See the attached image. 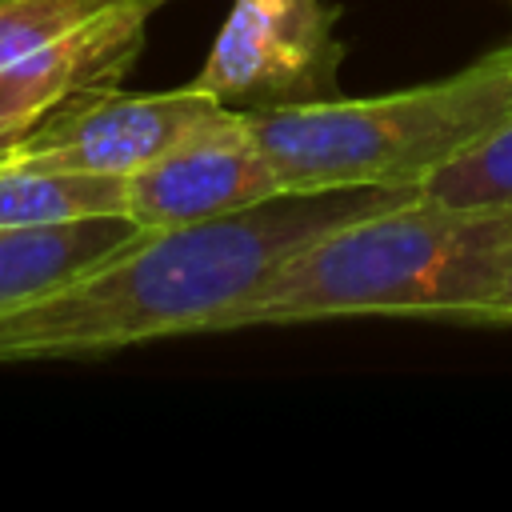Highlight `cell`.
Wrapping results in <instances>:
<instances>
[{
	"label": "cell",
	"mask_w": 512,
	"mask_h": 512,
	"mask_svg": "<svg viewBox=\"0 0 512 512\" xmlns=\"http://www.w3.org/2000/svg\"><path fill=\"white\" fill-rule=\"evenodd\" d=\"M416 192H280L228 216L144 228L68 284L0 312V364L80 360L164 336L224 332L228 316L304 244Z\"/></svg>",
	"instance_id": "cell-1"
},
{
	"label": "cell",
	"mask_w": 512,
	"mask_h": 512,
	"mask_svg": "<svg viewBox=\"0 0 512 512\" xmlns=\"http://www.w3.org/2000/svg\"><path fill=\"white\" fill-rule=\"evenodd\" d=\"M508 276L512 204L460 208L420 188L304 244L228 316L224 332L344 316L484 324Z\"/></svg>",
	"instance_id": "cell-2"
},
{
	"label": "cell",
	"mask_w": 512,
	"mask_h": 512,
	"mask_svg": "<svg viewBox=\"0 0 512 512\" xmlns=\"http://www.w3.org/2000/svg\"><path fill=\"white\" fill-rule=\"evenodd\" d=\"M508 120L512 64L500 48L444 80L404 92L248 112L284 192L424 188Z\"/></svg>",
	"instance_id": "cell-3"
},
{
	"label": "cell",
	"mask_w": 512,
	"mask_h": 512,
	"mask_svg": "<svg viewBox=\"0 0 512 512\" xmlns=\"http://www.w3.org/2000/svg\"><path fill=\"white\" fill-rule=\"evenodd\" d=\"M340 12L324 0H232L196 88L228 108H292L340 96Z\"/></svg>",
	"instance_id": "cell-4"
},
{
	"label": "cell",
	"mask_w": 512,
	"mask_h": 512,
	"mask_svg": "<svg viewBox=\"0 0 512 512\" xmlns=\"http://www.w3.org/2000/svg\"><path fill=\"white\" fill-rule=\"evenodd\" d=\"M216 96L196 84L172 92H120L100 88L68 100L44 116L28 136L8 144L0 160L52 168V172H92V176H132L168 152L196 124L224 112Z\"/></svg>",
	"instance_id": "cell-5"
},
{
	"label": "cell",
	"mask_w": 512,
	"mask_h": 512,
	"mask_svg": "<svg viewBox=\"0 0 512 512\" xmlns=\"http://www.w3.org/2000/svg\"><path fill=\"white\" fill-rule=\"evenodd\" d=\"M124 184L128 220H136L140 228L212 220L284 192L248 124V112L240 108H224L212 120L196 124Z\"/></svg>",
	"instance_id": "cell-6"
},
{
	"label": "cell",
	"mask_w": 512,
	"mask_h": 512,
	"mask_svg": "<svg viewBox=\"0 0 512 512\" xmlns=\"http://www.w3.org/2000/svg\"><path fill=\"white\" fill-rule=\"evenodd\" d=\"M164 0H124L44 48L0 64V152L76 96L116 88L144 48V24Z\"/></svg>",
	"instance_id": "cell-7"
},
{
	"label": "cell",
	"mask_w": 512,
	"mask_h": 512,
	"mask_svg": "<svg viewBox=\"0 0 512 512\" xmlns=\"http://www.w3.org/2000/svg\"><path fill=\"white\" fill-rule=\"evenodd\" d=\"M140 232L144 228L128 216H92L52 228H0V312L68 284Z\"/></svg>",
	"instance_id": "cell-8"
},
{
	"label": "cell",
	"mask_w": 512,
	"mask_h": 512,
	"mask_svg": "<svg viewBox=\"0 0 512 512\" xmlns=\"http://www.w3.org/2000/svg\"><path fill=\"white\" fill-rule=\"evenodd\" d=\"M92 216H128L124 176L52 172L0 160V228H52Z\"/></svg>",
	"instance_id": "cell-9"
},
{
	"label": "cell",
	"mask_w": 512,
	"mask_h": 512,
	"mask_svg": "<svg viewBox=\"0 0 512 512\" xmlns=\"http://www.w3.org/2000/svg\"><path fill=\"white\" fill-rule=\"evenodd\" d=\"M500 52L512 64V44H504ZM424 192L444 204H460V208L512 204V120L496 136H488L480 148H472L468 156L440 168L424 184Z\"/></svg>",
	"instance_id": "cell-10"
},
{
	"label": "cell",
	"mask_w": 512,
	"mask_h": 512,
	"mask_svg": "<svg viewBox=\"0 0 512 512\" xmlns=\"http://www.w3.org/2000/svg\"><path fill=\"white\" fill-rule=\"evenodd\" d=\"M116 4L124 0H0V64L44 48Z\"/></svg>",
	"instance_id": "cell-11"
},
{
	"label": "cell",
	"mask_w": 512,
	"mask_h": 512,
	"mask_svg": "<svg viewBox=\"0 0 512 512\" xmlns=\"http://www.w3.org/2000/svg\"><path fill=\"white\" fill-rule=\"evenodd\" d=\"M484 324H512V276H508L504 292L492 300V308L484 312Z\"/></svg>",
	"instance_id": "cell-12"
}]
</instances>
